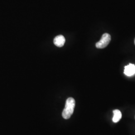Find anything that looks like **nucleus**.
Listing matches in <instances>:
<instances>
[{
	"label": "nucleus",
	"instance_id": "nucleus-1",
	"mask_svg": "<svg viewBox=\"0 0 135 135\" xmlns=\"http://www.w3.org/2000/svg\"><path fill=\"white\" fill-rule=\"evenodd\" d=\"M75 106V100L73 98H69L66 102L65 107L62 112V116L65 119H69L72 115Z\"/></svg>",
	"mask_w": 135,
	"mask_h": 135
},
{
	"label": "nucleus",
	"instance_id": "nucleus-4",
	"mask_svg": "<svg viewBox=\"0 0 135 135\" xmlns=\"http://www.w3.org/2000/svg\"><path fill=\"white\" fill-rule=\"evenodd\" d=\"M66 40L63 35H59L54 39V44L58 47H62L65 43Z\"/></svg>",
	"mask_w": 135,
	"mask_h": 135
},
{
	"label": "nucleus",
	"instance_id": "nucleus-3",
	"mask_svg": "<svg viewBox=\"0 0 135 135\" xmlns=\"http://www.w3.org/2000/svg\"><path fill=\"white\" fill-rule=\"evenodd\" d=\"M124 74L127 76H132L135 74V65L129 64L125 67Z\"/></svg>",
	"mask_w": 135,
	"mask_h": 135
},
{
	"label": "nucleus",
	"instance_id": "nucleus-2",
	"mask_svg": "<svg viewBox=\"0 0 135 135\" xmlns=\"http://www.w3.org/2000/svg\"><path fill=\"white\" fill-rule=\"evenodd\" d=\"M111 37L110 34L105 33L102 36L101 40L96 44V48L98 49H103L106 47L110 42Z\"/></svg>",
	"mask_w": 135,
	"mask_h": 135
},
{
	"label": "nucleus",
	"instance_id": "nucleus-5",
	"mask_svg": "<svg viewBox=\"0 0 135 135\" xmlns=\"http://www.w3.org/2000/svg\"><path fill=\"white\" fill-rule=\"evenodd\" d=\"M114 116L113 118V121L114 123H117L121 120L122 118V113L121 111L119 110H115L113 111Z\"/></svg>",
	"mask_w": 135,
	"mask_h": 135
},
{
	"label": "nucleus",
	"instance_id": "nucleus-6",
	"mask_svg": "<svg viewBox=\"0 0 135 135\" xmlns=\"http://www.w3.org/2000/svg\"></svg>",
	"mask_w": 135,
	"mask_h": 135
}]
</instances>
